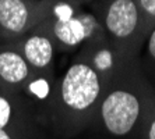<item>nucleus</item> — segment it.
Returning <instances> with one entry per match:
<instances>
[{"mask_svg": "<svg viewBox=\"0 0 155 139\" xmlns=\"http://www.w3.org/2000/svg\"><path fill=\"white\" fill-rule=\"evenodd\" d=\"M154 103L155 89L145 78L138 58L105 85L94 124L113 138L138 139Z\"/></svg>", "mask_w": 155, "mask_h": 139, "instance_id": "obj_1", "label": "nucleus"}, {"mask_svg": "<svg viewBox=\"0 0 155 139\" xmlns=\"http://www.w3.org/2000/svg\"><path fill=\"white\" fill-rule=\"evenodd\" d=\"M105 84L83 60L74 57L58 79L56 96L46 122L63 138H71L94 124Z\"/></svg>", "mask_w": 155, "mask_h": 139, "instance_id": "obj_2", "label": "nucleus"}, {"mask_svg": "<svg viewBox=\"0 0 155 139\" xmlns=\"http://www.w3.org/2000/svg\"><path fill=\"white\" fill-rule=\"evenodd\" d=\"M92 10L104 33L130 58H138L148 32L138 0H94Z\"/></svg>", "mask_w": 155, "mask_h": 139, "instance_id": "obj_3", "label": "nucleus"}, {"mask_svg": "<svg viewBox=\"0 0 155 139\" xmlns=\"http://www.w3.org/2000/svg\"><path fill=\"white\" fill-rule=\"evenodd\" d=\"M45 24L61 52H70L105 35L94 13L69 0H53Z\"/></svg>", "mask_w": 155, "mask_h": 139, "instance_id": "obj_4", "label": "nucleus"}, {"mask_svg": "<svg viewBox=\"0 0 155 139\" xmlns=\"http://www.w3.org/2000/svg\"><path fill=\"white\" fill-rule=\"evenodd\" d=\"M53 0H0V38L11 42L39 25L51 13Z\"/></svg>", "mask_w": 155, "mask_h": 139, "instance_id": "obj_5", "label": "nucleus"}, {"mask_svg": "<svg viewBox=\"0 0 155 139\" xmlns=\"http://www.w3.org/2000/svg\"><path fill=\"white\" fill-rule=\"evenodd\" d=\"M76 57L90 65L99 75L105 85L122 74L133 61L140 58H130L124 56L106 38V35H102L83 45L78 49Z\"/></svg>", "mask_w": 155, "mask_h": 139, "instance_id": "obj_6", "label": "nucleus"}, {"mask_svg": "<svg viewBox=\"0 0 155 139\" xmlns=\"http://www.w3.org/2000/svg\"><path fill=\"white\" fill-rule=\"evenodd\" d=\"M10 43L22 54L34 72L53 71V58L58 46L45 21Z\"/></svg>", "mask_w": 155, "mask_h": 139, "instance_id": "obj_7", "label": "nucleus"}, {"mask_svg": "<svg viewBox=\"0 0 155 139\" xmlns=\"http://www.w3.org/2000/svg\"><path fill=\"white\" fill-rule=\"evenodd\" d=\"M34 70L10 42L0 43V88L11 93L22 90Z\"/></svg>", "mask_w": 155, "mask_h": 139, "instance_id": "obj_8", "label": "nucleus"}, {"mask_svg": "<svg viewBox=\"0 0 155 139\" xmlns=\"http://www.w3.org/2000/svg\"><path fill=\"white\" fill-rule=\"evenodd\" d=\"M56 86L58 78L54 77L53 71L34 72L20 92V96L25 97L28 102L35 104L39 110V118L45 120V122L56 96Z\"/></svg>", "mask_w": 155, "mask_h": 139, "instance_id": "obj_9", "label": "nucleus"}, {"mask_svg": "<svg viewBox=\"0 0 155 139\" xmlns=\"http://www.w3.org/2000/svg\"><path fill=\"white\" fill-rule=\"evenodd\" d=\"M22 97L0 88V131L15 129L22 110Z\"/></svg>", "mask_w": 155, "mask_h": 139, "instance_id": "obj_10", "label": "nucleus"}, {"mask_svg": "<svg viewBox=\"0 0 155 139\" xmlns=\"http://www.w3.org/2000/svg\"><path fill=\"white\" fill-rule=\"evenodd\" d=\"M145 53L143 60H140L141 70L144 72L145 78L155 89V27L145 38Z\"/></svg>", "mask_w": 155, "mask_h": 139, "instance_id": "obj_11", "label": "nucleus"}, {"mask_svg": "<svg viewBox=\"0 0 155 139\" xmlns=\"http://www.w3.org/2000/svg\"><path fill=\"white\" fill-rule=\"evenodd\" d=\"M138 6L144 17L147 32L150 33L155 27V0H138Z\"/></svg>", "mask_w": 155, "mask_h": 139, "instance_id": "obj_12", "label": "nucleus"}, {"mask_svg": "<svg viewBox=\"0 0 155 139\" xmlns=\"http://www.w3.org/2000/svg\"><path fill=\"white\" fill-rule=\"evenodd\" d=\"M138 139H155V103L145 118Z\"/></svg>", "mask_w": 155, "mask_h": 139, "instance_id": "obj_13", "label": "nucleus"}, {"mask_svg": "<svg viewBox=\"0 0 155 139\" xmlns=\"http://www.w3.org/2000/svg\"><path fill=\"white\" fill-rule=\"evenodd\" d=\"M0 139H17L15 138V129H4V131H0Z\"/></svg>", "mask_w": 155, "mask_h": 139, "instance_id": "obj_14", "label": "nucleus"}, {"mask_svg": "<svg viewBox=\"0 0 155 139\" xmlns=\"http://www.w3.org/2000/svg\"><path fill=\"white\" fill-rule=\"evenodd\" d=\"M69 2H73V3H77V4H81L83 2H90V0H69Z\"/></svg>", "mask_w": 155, "mask_h": 139, "instance_id": "obj_15", "label": "nucleus"}, {"mask_svg": "<svg viewBox=\"0 0 155 139\" xmlns=\"http://www.w3.org/2000/svg\"><path fill=\"white\" fill-rule=\"evenodd\" d=\"M34 2H38V0H34Z\"/></svg>", "mask_w": 155, "mask_h": 139, "instance_id": "obj_16", "label": "nucleus"}]
</instances>
